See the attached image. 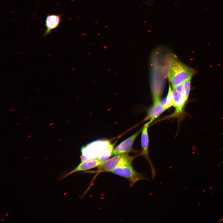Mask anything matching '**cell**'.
I'll return each mask as SVG.
<instances>
[{
  "instance_id": "9c48e42d",
  "label": "cell",
  "mask_w": 223,
  "mask_h": 223,
  "mask_svg": "<svg viewBox=\"0 0 223 223\" xmlns=\"http://www.w3.org/2000/svg\"><path fill=\"white\" fill-rule=\"evenodd\" d=\"M61 15L55 14L48 15L45 20L46 29L44 35L46 36L50 34L51 31L57 28L61 21Z\"/></svg>"
},
{
  "instance_id": "52a82bcc",
  "label": "cell",
  "mask_w": 223,
  "mask_h": 223,
  "mask_svg": "<svg viewBox=\"0 0 223 223\" xmlns=\"http://www.w3.org/2000/svg\"><path fill=\"white\" fill-rule=\"evenodd\" d=\"M142 128L118 145L113 149L112 155L113 156L128 153L131 151L135 139L141 132Z\"/></svg>"
},
{
  "instance_id": "7c38bea8",
  "label": "cell",
  "mask_w": 223,
  "mask_h": 223,
  "mask_svg": "<svg viewBox=\"0 0 223 223\" xmlns=\"http://www.w3.org/2000/svg\"><path fill=\"white\" fill-rule=\"evenodd\" d=\"M191 79L186 81L183 84L185 93L188 98L190 90Z\"/></svg>"
},
{
  "instance_id": "277c9868",
  "label": "cell",
  "mask_w": 223,
  "mask_h": 223,
  "mask_svg": "<svg viewBox=\"0 0 223 223\" xmlns=\"http://www.w3.org/2000/svg\"><path fill=\"white\" fill-rule=\"evenodd\" d=\"M172 92L173 98V106L175 110L171 114L167 117L168 118L177 117L183 111L188 98L185 93L183 84L173 87Z\"/></svg>"
},
{
  "instance_id": "5b68a950",
  "label": "cell",
  "mask_w": 223,
  "mask_h": 223,
  "mask_svg": "<svg viewBox=\"0 0 223 223\" xmlns=\"http://www.w3.org/2000/svg\"><path fill=\"white\" fill-rule=\"evenodd\" d=\"M109 172L126 178L129 181L130 187L139 181L149 180L143 174L136 171L132 164L115 168Z\"/></svg>"
},
{
  "instance_id": "5bb4252c",
  "label": "cell",
  "mask_w": 223,
  "mask_h": 223,
  "mask_svg": "<svg viewBox=\"0 0 223 223\" xmlns=\"http://www.w3.org/2000/svg\"><path fill=\"white\" fill-rule=\"evenodd\" d=\"M15 110V109H11L9 110V112H11V111H14Z\"/></svg>"
},
{
  "instance_id": "9a60e30c",
  "label": "cell",
  "mask_w": 223,
  "mask_h": 223,
  "mask_svg": "<svg viewBox=\"0 0 223 223\" xmlns=\"http://www.w3.org/2000/svg\"><path fill=\"white\" fill-rule=\"evenodd\" d=\"M53 124H54L53 123H51L50 124V125H53Z\"/></svg>"
},
{
  "instance_id": "6da1fadb",
  "label": "cell",
  "mask_w": 223,
  "mask_h": 223,
  "mask_svg": "<svg viewBox=\"0 0 223 223\" xmlns=\"http://www.w3.org/2000/svg\"><path fill=\"white\" fill-rule=\"evenodd\" d=\"M166 62L167 76L173 87L191 79L195 72L194 69L180 61L174 55H168Z\"/></svg>"
},
{
  "instance_id": "ac0fdd59",
  "label": "cell",
  "mask_w": 223,
  "mask_h": 223,
  "mask_svg": "<svg viewBox=\"0 0 223 223\" xmlns=\"http://www.w3.org/2000/svg\"><path fill=\"white\" fill-rule=\"evenodd\" d=\"M20 123H17V124H16V125H20Z\"/></svg>"
},
{
  "instance_id": "8fae6325",
  "label": "cell",
  "mask_w": 223,
  "mask_h": 223,
  "mask_svg": "<svg viewBox=\"0 0 223 223\" xmlns=\"http://www.w3.org/2000/svg\"><path fill=\"white\" fill-rule=\"evenodd\" d=\"M162 102L166 110L173 106V98L170 85H169L168 91L166 98L164 102Z\"/></svg>"
},
{
  "instance_id": "2e32d148",
  "label": "cell",
  "mask_w": 223,
  "mask_h": 223,
  "mask_svg": "<svg viewBox=\"0 0 223 223\" xmlns=\"http://www.w3.org/2000/svg\"><path fill=\"white\" fill-rule=\"evenodd\" d=\"M32 135H29V136L28 137V138H30V137H32Z\"/></svg>"
},
{
  "instance_id": "30bf717a",
  "label": "cell",
  "mask_w": 223,
  "mask_h": 223,
  "mask_svg": "<svg viewBox=\"0 0 223 223\" xmlns=\"http://www.w3.org/2000/svg\"><path fill=\"white\" fill-rule=\"evenodd\" d=\"M113 147L114 144L111 143L108 147L97 158L99 160L101 164L107 161L112 155Z\"/></svg>"
},
{
  "instance_id": "7a4b0ae2",
  "label": "cell",
  "mask_w": 223,
  "mask_h": 223,
  "mask_svg": "<svg viewBox=\"0 0 223 223\" xmlns=\"http://www.w3.org/2000/svg\"><path fill=\"white\" fill-rule=\"evenodd\" d=\"M111 144L109 140L98 139L81 147V162L97 158Z\"/></svg>"
},
{
  "instance_id": "e0dca14e",
  "label": "cell",
  "mask_w": 223,
  "mask_h": 223,
  "mask_svg": "<svg viewBox=\"0 0 223 223\" xmlns=\"http://www.w3.org/2000/svg\"><path fill=\"white\" fill-rule=\"evenodd\" d=\"M223 163V160H222V162L221 163V164H220V165L221 164Z\"/></svg>"
},
{
  "instance_id": "ba28073f",
  "label": "cell",
  "mask_w": 223,
  "mask_h": 223,
  "mask_svg": "<svg viewBox=\"0 0 223 223\" xmlns=\"http://www.w3.org/2000/svg\"><path fill=\"white\" fill-rule=\"evenodd\" d=\"M100 165H101V164L100 161L97 158L90 160L81 162L77 167L72 170L61 176L59 178L58 181H60L75 172L84 171L91 169L99 166Z\"/></svg>"
},
{
  "instance_id": "4fadbf2b",
  "label": "cell",
  "mask_w": 223,
  "mask_h": 223,
  "mask_svg": "<svg viewBox=\"0 0 223 223\" xmlns=\"http://www.w3.org/2000/svg\"><path fill=\"white\" fill-rule=\"evenodd\" d=\"M223 221V217L221 218V219L218 221V222H221Z\"/></svg>"
},
{
  "instance_id": "d6986e66",
  "label": "cell",
  "mask_w": 223,
  "mask_h": 223,
  "mask_svg": "<svg viewBox=\"0 0 223 223\" xmlns=\"http://www.w3.org/2000/svg\"><path fill=\"white\" fill-rule=\"evenodd\" d=\"M29 118V117H26V118H25V119H27L28 118Z\"/></svg>"
},
{
  "instance_id": "8992f818",
  "label": "cell",
  "mask_w": 223,
  "mask_h": 223,
  "mask_svg": "<svg viewBox=\"0 0 223 223\" xmlns=\"http://www.w3.org/2000/svg\"><path fill=\"white\" fill-rule=\"evenodd\" d=\"M151 123V122L149 121L146 123L142 128L141 141L142 151L141 155H142L148 162L151 170L152 177L154 179L156 175V172L154 166L149 158L148 151L149 138L148 129Z\"/></svg>"
},
{
  "instance_id": "3957f363",
  "label": "cell",
  "mask_w": 223,
  "mask_h": 223,
  "mask_svg": "<svg viewBox=\"0 0 223 223\" xmlns=\"http://www.w3.org/2000/svg\"><path fill=\"white\" fill-rule=\"evenodd\" d=\"M137 156H131L128 153L114 155L99 166L98 172H109L113 169L132 164Z\"/></svg>"
}]
</instances>
